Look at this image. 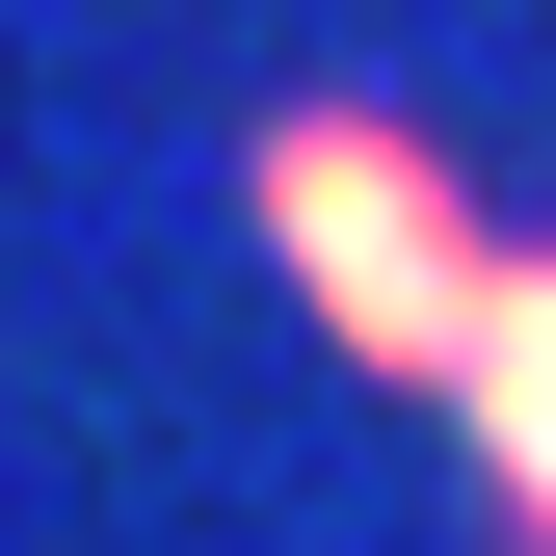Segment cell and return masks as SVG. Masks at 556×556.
Listing matches in <instances>:
<instances>
[{"mask_svg": "<svg viewBox=\"0 0 556 556\" xmlns=\"http://www.w3.org/2000/svg\"><path fill=\"white\" fill-rule=\"evenodd\" d=\"M265 239H292V292L344 318V344H397V371H451L477 344V292H504V239H477V186L425 160V132H265Z\"/></svg>", "mask_w": 556, "mask_h": 556, "instance_id": "obj_1", "label": "cell"}, {"mask_svg": "<svg viewBox=\"0 0 556 556\" xmlns=\"http://www.w3.org/2000/svg\"><path fill=\"white\" fill-rule=\"evenodd\" d=\"M425 397L477 425V477H504V530L556 556V265H530V239H504V292H477V344H451Z\"/></svg>", "mask_w": 556, "mask_h": 556, "instance_id": "obj_2", "label": "cell"}]
</instances>
